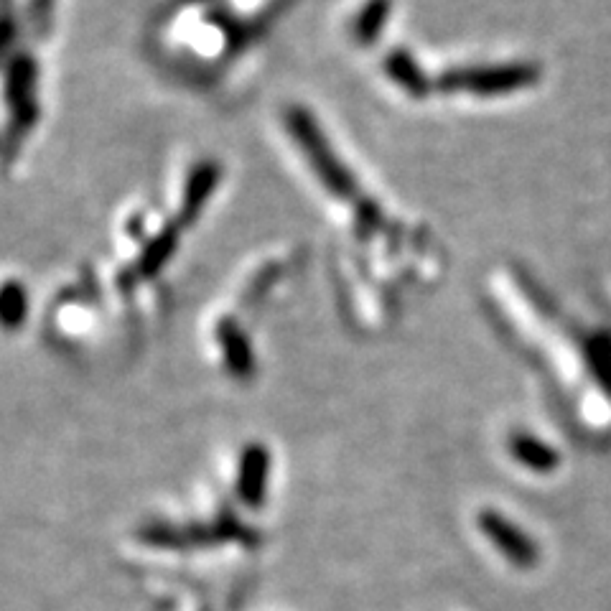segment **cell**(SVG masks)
Returning a JSON list of instances; mask_svg holds the SVG:
<instances>
[{"instance_id":"cell-10","label":"cell","mask_w":611,"mask_h":611,"mask_svg":"<svg viewBox=\"0 0 611 611\" xmlns=\"http://www.w3.org/2000/svg\"><path fill=\"white\" fill-rule=\"evenodd\" d=\"M390 8H393V0H370L362 13L357 16L354 23V34H357L359 44H372L377 39V34L385 26L387 16H390Z\"/></svg>"},{"instance_id":"cell-1","label":"cell","mask_w":611,"mask_h":611,"mask_svg":"<svg viewBox=\"0 0 611 611\" xmlns=\"http://www.w3.org/2000/svg\"><path fill=\"white\" fill-rule=\"evenodd\" d=\"M286 123L293 135V141H296L298 148L309 156L311 169H314V174L319 176L321 186H324L329 194H334V197L354 202V207H357V222H359L357 227L362 230V235H372L375 230H380L382 227L380 209H377L370 199H365L359 194L357 181H354L352 174L339 163V158L334 156L329 143H324L319 128H316V120L311 118L306 110L293 107V110H288Z\"/></svg>"},{"instance_id":"cell-7","label":"cell","mask_w":611,"mask_h":611,"mask_svg":"<svg viewBox=\"0 0 611 611\" xmlns=\"http://www.w3.org/2000/svg\"><path fill=\"white\" fill-rule=\"evenodd\" d=\"M217 181H219V166L212 161L202 163V166L191 174L189 184H186L184 212H181V219H184V222H194V219L199 217V212L207 207L212 191L217 189Z\"/></svg>"},{"instance_id":"cell-13","label":"cell","mask_w":611,"mask_h":611,"mask_svg":"<svg viewBox=\"0 0 611 611\" xmlns=\"http://www.w3.org/2000/svg\"><path fill=\"white\" fill-rule=\"evenodd\" d=\"M49 6H51V0H31V13H34L36 23H46Z\"/></svg>"},{"instance_id":"cell-5","label":"cell","mask_w":611,"mask_h":611,"mask_svg":"<svg viewBox=\"0 0 611 611\" xmlns=\"http://www.w3.org/2000/svg\"><path fill=\"white\" fill-rule=\"evenodd\" d=\"M270 479V454L265 446L253 443L247 446L240 456V469H237V494L247 507H260L268 497Z\"/></svg>"},{"instance_id":"cell-12","label":"cell","mask_w":611,"mask_h":611,"mask_svg":"<svg viewBox=\"0 0 611 611\" xmlns=\"http://www.w3.org/2000/svg\"><path fill=\"white\" fill-rule=\"evenodd\" d=\"M23 316H26V293L16 283H8L3 293V321L8 329H13L18 321H23Z\"/></svg>"},{"instance_id":"cell-6","label":"cell","mask_w":611,"mask_h":611,"mask_svg":"<svg viewBox=\"0 0 611 611\" xmlns=\"http://www.w3.org/2000/svg\"><path fill=\"white\" fill-rule=\"evenodd\" d=\"M217 337H219V344H222V352H225L227 367H230L232 375L247 380V377L255 372V359H253V352H250V344H247L245 334L237 329L235 321L225 319L222 324H219Z\"/></svg>"},{"instance_id":"cell-9","label":"cell","mask_w":611,"mask_h":611,"mask_svg":"<svg viewBox=\"0 0 611 611\" xmlns=\"http://www.w3.org/2000/svg\"><path fill=\"white\" fill-rule=\"evenodd\" d=\"M176 242H179V230H163L161 235L153 237L151 242H148L146 253H143L141 265H138V270H141V275H146V278H153V275L158 273V270L166 265V260L174 255L176 250Z\"/></svg>"},{"instance_id":"cell-11","label":"cell","mask_w":611,"mask_h":611,"mask_svg":"<svg viewBox=\"0 0 611 611\" xmlns=\"http://www.w3.org/2000/svg\"><path fill=\"white\" fill-rule=\"evenodd\" d=\"M512 454L517 456V461H522V464L535 471H550L555 466L553 451L533 436H517L512 441Z\"/></svg>"},{"instance_id":"cell-8","label":"cell","mask_w":611,"mask_h":611,"mask_svg":"<svg viewBox=\"0 0 611 611\" xmlns=\"http://www.w3.org/2000/svg\"><path fill=\"white\" fill-rule=\"evenodd\" d=\"M385 72L395 79V85L403 87L413 97H423L431 90V82L408 51H395L393 57L385 62Z\"/></svg>"},{"instance_id":"cell-3","label":"cell","mask_w":611,"mask_h":611,"mask_svg":"<svg viewBox=\"0 0 611 611\" xmlns=\"http://www.w3.org/2000/svg\"><path fill=\"white\" fill-rule=\"evenodd\" d=\"M479 530L484 533V538L492 540L499 548V553L505 555L507 561H512L515 566H533L538 561V548L520 527L512 525L507 517H502L494 510H484L479 515Z\"/></svg>"},{"instance_id":"cell-2","label":"cell","mask_w":611,"mask_h":611,"mask_svg":"<svg viewBox=\"0 0 611 611\" xmlns=\"http://www.w3.org/2000/svg\"><path fill=\"white\" fill-rule=\"evenodd\" d=\"M538 77L527 64H497V67H466L451 69L436 82V87L449 92H471L479 97L507 95L522 87H530Z\"/></svg>"},{"instance_id":"cell-4","label":"cell","mask_w":611,"mask_h":611,"mask_svg":"<svg viewBox=\"0 0 611 611\" xmlns=\"http://www.w3.org/2000/svg\"><path fill=\"white\" fill-rule=\"evenodd\" d=\"M8 100L13 107V120L21 128H31V120L36 118V105H34V82H36V67L34 59L21 54V57L11 59L8 64Z\"/></svg>"}]
</instances>
